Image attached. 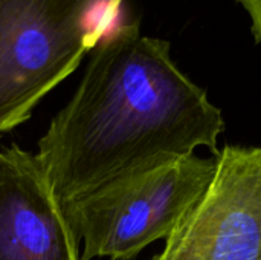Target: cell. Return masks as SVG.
Segmentation results:
<instances>
[{
  "label": "cell",
  "instance_id": "1",
  "mask_svg": "<svg viewBox=\"0 0 261 260\" xmlns=\"http://www.w3.org/2000/svg\"><path fill=\"white\" fill-rule=\"evenodd\" d=\"M226 124L206 90L185 75L170 43L113 28L92 51L69 101L37 143V158L61 202L168 159L210 149Z\"/></svg>",
  "mask_w": 261,
  "mask_h": 260
},
{
  "label": "cell",
  "instance_id": "2",
  "mask_svg": "<svg viewBox=\"0 0 261 260\" xmlns=\"http://www.w3.org/2000/svg\"><path fill=\"white\" fill-rule=\"evenodd\" d=\"M124 0H0V139L112 31Z\"/></svg>",
  "mask_w": 261,
  "mask_h": 260
},
{
  "label": "cell",
  "instance_id": "3",
  "mask_svg": "<svg viewBox=\"0 0 261 260\" xmlns=\"http://www.w3.org/2000/svg\"><path fill=\"white\" fill-rule=\"evenodd\" d=\"M216 158L196 153L119 176L72 201L61 202L81 245V260H133L165 241L200 198Z\"/></svg>",
  "mask_w": 261,
  "mask_h": 260
},
{
  "label": "cell",
  "instance_id": "4",
  "mask_svg": "<svg viewBox=\"0 0 261 260\" xmlns=\"http://www.w3.org/2000/svg\"><path fill=\"white\" fill-rule=\"evenodd\" d=\"M214 175L151 260H261V147L226 144Z\"/></svg>",
  "mask_w": 261,
  "mask_h": 260
},
{
  "label": "cell",
  "instance_id": "5",
  "mask_svg": "<svg viewBox=\"0 0 261 260\" xmlns=\"http://www.w3.org/2000/svg\"><path fill=\"white\" fill-rule=\"evenodd\" d=\"M0 260H81V245L35 152L0 146Z\"/></svg>",
  "mask_w": 261,
  "mask_h": 260
},
{
  "label": "cell",
  "instance_id": "6",
  "mask_svg": "<svg viewBox=\"0 0 261 260\" xmlns=\"http://www.w3.org/2000/svg\"><path fill=\"white\" fill-rule=\"evenodd\" d=\"M248 12L251 20V31L255 41L261 44V0H237Z\"/></svg>",
  "mask_w": 261,
  "mask_h": 260
}]
</instances>
